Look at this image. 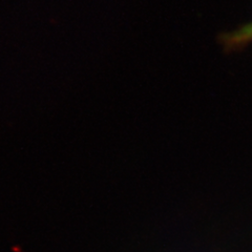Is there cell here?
Returning <instances> with one entry per match:
<instances>
[{
    "label": "cell",
    "mask_w": 252,
    "mask_h": 252,
    "mask_svg": "<svg viewBox=\"0 0 252 252\" xmlns=\"http://www.w3.org/2000/svg\"><path fill=\"white\" fill-rule=\"evenodd\" d=\"M219 41L227 52L243 50L252 42V21L231 32L220 34Z\"/></svg>",
    "instance_id": "cell-1"
}]
</instances>
